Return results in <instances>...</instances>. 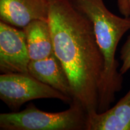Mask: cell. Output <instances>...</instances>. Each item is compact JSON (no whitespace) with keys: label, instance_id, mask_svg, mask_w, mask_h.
<instances>
[{"label":"cell","instance_id":"cell-5","mask_svg":"<svg viewBox=\"0 0 130 130\" xmlns=\"http://www.w3.org/2000/svg\"><path fill=\"white\" fill-rule=\"evenodd\" d=\"M29 56L23 29L0 22V71L1 74H28Z\"/></svg>","mask_w":130,"mask_h":130},{"label":"cell","instance_id":"cell-9","mask_svg":"<svg viewBox=\"0 0 130 130\" xmlns=\"http://www.w3.org/2000/svg\"><path fill=\"white\" fill-rule=\"evenodd\" d=\"M31 61L39 60L54 53L48 20H35L23 28Z\"/></svg>","mask_w":130,"mask_h":130},{"label":"cell","instance_id":"cell-12","mask_svg":"<svg viewBox=\"0 0 130 130\" xmlns=\"http://www.w3.org/2000/svg\"><path fill=\"white\" fill-rule=\"evenodd\" d=\"M129 4H130V0H129Z\"/></svg>","mask_w":130,"mask_h":130},{"label":"cell","instance_id":"cell-1","mask_svg":"<svg viewBox=\"0 0 130 130\" xmlns=\"http://www.w3.org/2000/svg\"><path fill=\"white\" fill-rule=\"evenodd\" d=\"M54 52L68 75L73 100L88 115L98 112L104 58L91 21L70 0H50Z\"/></svg>","mask_w":130,"mask_h":130},{"label":"cell","instance_id":"cell-11","mask_svg":"<svg viewBox=\"0 0 130 130\" xmlns=\"http://www.w3.org/2000/svg\"><path fill=\"white\" fill-rule=\"evenodd\" d=\"M119 12L124 17H130V4L129 0H118Z\"/></svg>","mask_w":130,"mask_h":130},{"label":"cell","instance_id":"cell-7","mask_svg":"<svg viewBox=\"0 0 130 130\" xmlns=\"http://www.w3.org/2000/svg\"><path fill=\"white\" fill-rule=\"evenodd\" d=\"M28 74L73 100L68 75L54 53L39 60L30 61Z\"/></svg>","mask_w":130,"mask_h":130},{"label":"cell","instance_id":"cell-8","mask_svg":"<svg viewBox=\"0 0 130 130\" xmlns=\"http://www.w3.org/2000/svg\"><path fill=\"white\" fill-rule=\"evenodd\" d=\"M88 116L87 130H130V89L113 107Z\"/></svg>","mask_w":130,"mask_h":130},{"label":"cell","instance_id":"cell-4","mask_svg":"<svg viewBox=\"0 0 130 130\" xmlns=\"http://www.w3.org/2000/svg\"><path fill=\"white\" fill-rule=\"evenodd\" d=\"M57 99L70 104L73 100L30 74H1L0 99L12 111H18L22 105L39 99Z\"/></svg>","mask_w":130,"mask_h":130},{"label":"cell","instance_id":"cell-3","mask_svg":"<svg viewBox=\"0 0 130 130\" xmlns=\"http://www.w3.org/2000/svg\"><path fill=\"white\" fill-rule=\"evenodd\" d=\"M68 110L51 113L43 111L32 103L21 111L1 113V130H87L88 113L77 100Z\"/></svg>","mask_w":130,"mask_h":130},{"label":"cell","instance_id":"cell-10","mask_svg":"<svg viewBox=\"0 0 130 130\" xmlns=\"http://www.w3.org/2000/svg\"><path fill=\"white\" fill-rule=\"evenodd\" d=\"M120 58L122 63L119 72L122 75H124L130 69V35L122 47Z\"/></svg>","mask_w":130,"mask_h":130},{"label":"cell","instance_id":"cell-6","mask_svg":"<svg viewBox=\"0 0 130 130\" xmlns=\"http://www.w3.org/2000/svg\"><path fill=\"white\" fill-rule=\"evenodd\" d=\"M50 0H0V19L23 29L32 21L48 20Z\"/></svg>","mask_w":130,"mask_h":130},{"label":"cell","instance_id":"cell-2","mask_svg":"<svg viewBox=\"0 0 130 130\" xmlns=\"http://www.w3.org/2000/svg\"><path fill=\"white\" fill-rule=\"evenodd\" d=\"M93 24L98 44L104 58V71L99 93L98 113L109 109L121 90L123 75L118 71L116 52L123 36L130 30V17H119L107 9L103 0H70Z\"/></svg>","mask_w":130,"mask_h":130}]
</instances>
